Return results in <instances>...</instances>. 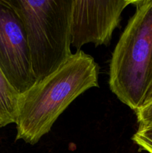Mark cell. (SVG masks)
I'll return each mask as SVG.
<instances>
[{"instance_id":"obj_1","label":"cell","mask_w":152,"mask_h":153,"mask_svg":"<svg viewBox=\"0 0 152 153\" xmlns=\"http://www.w3.org/2000/svg\"><path fill=\"white\" fill-rule=\"evenodd\" d=\"M99 67L90 55L78 50L57 70L20 95L16 140L34 145L48 134L55 121L76 98L98 88Z\"/></svg>"},{"instance_id":"obj_2","label":"cell","mask_w":152,"mask_h":153,"mask_svg":"<svg viewBox=\"0 0 152 153\" xmlns=\"http://www.w3.org/2000/svg\"><path fill=\"white\" fill-rule=\"evenodd\" d=\"M132 4L135 13L112 54L109 86L120 102L136 111L152 90V0Z\"/></svg>"},{"instance_id":"obj_3","label":"cell","mask_w":152,"mask_h":153,"mask_svg":"<svg viewBox=\"0 0 152 153\" xmlns=\"http://www.w3.org/2000/svg\"><path fill=\"white\" fill-rule=\"evenodd\" d=\"M25 27L34 75L37 82L58 70L72 56V0H4Z\"/></svg>"},{"instance_id":"obj_4","label":"cell","mask_w":152,"mask_h":153,"mask_svg":"<svg viewBox=\"0 0 152 153\" xmlns=\"http://www.w3.org/2000/svg\"><path fill=\"white\" fill-rule=\"evenodd\" d=\"M0 68L20 94L37 83L25 27L4 0H0Z\"/></svg>"},{"instance_id":"obj_5","label":"cell","mask_w":152,"mask_h":153,"mask_svg":"<svg viewBox=\"0 0 152 153\" xmlns=\"http://www.w3.org/2000/svg\"><path fill=\"white\" fill-rule=\"evenodd\" d=\"M131 0H72L71 13V45L80 50L86 43L95 46L110 43L121 15Z\"/></svg>"},{"instance_id":"obj_6","label":"cell","mask_w":152,"mask_h":153,"mask_svg":"<svg viewBox=\"0 0 152 153\" xmlns=\"http://www.w3.org/2000/svg\"><path fill=\"white\" fill-rule=\"evenodd\" d=\"M20 95L0 68V128L16 123Z\"/></svg>"},{"instance_id":"obj_7","label":"cell","mask_w":152,"mask_h":153,"mask_svg":"<svg viewBox=\"0 0 152 153\" xmlns=\"http://www.w3.org/2000/svg\"><path fill=\"white\" fill-rule=\"evenodd\" d=\"M132 140L142 150L152 153V124L139 125Z\"/></svg>"},{"instance_id":"obj_8","label":"cell","mask_w":152,"mask_h":153,"mask_svg":"<svg viewBox=\"0 0 152 153\" xmlns=\"http://www.w3.org/2000/svg\"><path fill=\"white\" fill-rule=\"evenodd\" d=\"M135 113L139 125L152 124V101L136 111Z\"/></svg>"},{"instance_id":"obj_9","label":"cell","mask_w":152,"mask_h":153,"mask_svg":"<svg viewBox=\"0 0 152 153\" xmlns=\"http://www.w3.org/2000/svg\"><path fill=\"white\" fill-rule=\"evenodd\" d=\"M151 101H152V90L151 91V92L149 93L147 99H146V101H145V105L147 104V103H148L149 102H151Z\"/></svg>"}]
</instances>
